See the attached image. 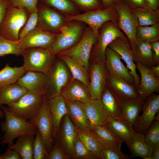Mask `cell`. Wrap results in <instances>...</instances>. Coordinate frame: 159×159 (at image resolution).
I'll return each instance as SVG.
<instances>
[{"mask_svg": "<svg viewBox=\"0 0 159 159\" xmlns=\"http://www.w3.org/2000/svg\"><path fill=\"white\" fill-rule=\"evenodd\" d=\"M4 113L5 120L0 123L1 130L4 134L0 138V145H10L14 140L27 134L35 135L38 131L36 126L27 120L19 117L9 112L6 107L0 106Z\"/></svg>", "mask_w": 159, "mask_h": 159, "instance_id": "1", "label": "cell"}, {"mask_svg": "<svg viewBox=\"0 0 159 159\" xmlns=\"http://www.w3.org/2000/svg\"><path fill=\"white\" fill-rule=\"evenodd\" d=\"M100 28L101 30L98 34L97 42L92 49L90 63L105 62L106 48L116 38L122 37L129 43L127 38L119 28L117 22L112 21L107 22Z\"/></svg>", "mask_w": 159, "mask_h": 159, "instance_id": "2", "label": "cell"}, {"mask_svg": "<svg viewBox=\"0 0 159 159\" xmlns=\"http://www.w3.org/2000/svg\"><path fill=\"white\" fill-rule=\"evenodd\" d=\"M65 15L66 22L77 21L85 23L98 37V30L105 23L108 21L118 23V15L114 5L103 9L88 11L83 13Z\"/></svg>", "mask_w": 159, "mask_h": 159, "instance_id": "3", "label": "cell"}, {"mask_svg": "<svg viewBox=\"0 0 159 159\" xmlns=\"http://www.w3.org/2000/svg\"><path fill=\"white\" fill-rule=\"evenodd\" d=\"M22 66L26 71L37 72L47 74L53 64L56 55L49 48L30 47L24 49Z\"/></svg>", "mask_w": 159, "mask_h": 159, "instance_id": "4", "label": "cell"}, {"mask_svg": "<svg viewBox=\"0 0 159 159\" xmlns=\"http://www.w3.org/2000/svg\"><path fill=\"white\" fill-rule=\"evenodd\" d=\"M28 13L24 8L13 7L10 4L1 24L0 35L12 40H19L20 30L28 18Z\"/></svg>", "mask_w": 159, "mask_h": 159, "instance_id": "5", "label": "cell"}, {"mask_svg": "<svg viewBox=\"0 0 159 159\" xmlns=\"http://www.w3.org/2000/svg\"><path fill=\"white\" fill-rule=\"evenodd\" d=\"M83 22L72 21L66 22L61 27L60 33L49 49L56 55L59 53L68 49L80 39L84 32Z\"/></svg>", "mask_w": 159, "mask_h": 159, "instance_id": "6", "label": "cell"}, {"mask_svg": "<svg viewBox=\"0 0 159 159\" xmlns=\"http://www.w3.org/2000/svg\"><path fill=\"white\" fill-rule=\"evenodd\" d=\"M114 6L118 16V27L126 34L133 54L138 42L136 38V30L139 26L138 21L126 1L120 0Z\"/></svg>", "mask_w": 159, "mask_h": 159, "instance_id": "7", "label": "cell"}, {"mask_svg": "<svg viewBox=\"0 0 159 159\" xmlns=\"http://www.w3.org/2000/svg\"><path fill=\"white\" fill-rule=\"evenodd\" d=\"M98 37L89 27L85 29L81 38L75 45L68 49L60 52L56 55L68 56L80 62L88 70L92 49L97 43Z\"/></svg>", "mask_w": 159, "mask_h": 159, "instance_id": "8", "label": "cell"}, {"mask_svg": "<svg viewBox=\"0 0 159 159\" xmlns=\"http://www.w3.org/2000/svg\"><path fill=\"white\" fill-rule=\"evenodd\" d=\"M69 69L61 59L56 58L47 74V82L45 95L48 99L61 95L63 88L71 79Z\"/></svg>", "mask_w": 159, "mask_h": 159, "instance_id": "9", "label": "cell"}, {"mask_svg": "<svg viewBox=\"0 0 159 159\" xmlns=\"http://www.w3.org/2000/svg\"><path fill=\"white\" fill-rule=\"evenodd\" d=\"M43 95L27 92L7 110L14 115L26 120H31L39 114L42 106Z\"/></svg>", "mask_w": 159, "mask_h": 159, "instance_id": "10", "label": "cell"}, {"mask_svg": "<svg viewBox=\"0 0 159 159\" xmlns=\"http://www.w3.org/2000/svg\"><path fill=\"white\" fill-rule=\"evenodd\" d=\"M48 99L45 95H43V104L39 114L33 119L28 121L37 127L49 153L53 148L54 140L53 124L48 105Z\"/></svg>", "mask_w": 159, "mask_h": 159, "instance_id": "11", "label": "cell"}, {"mask_svg": "<svg viewBox=\"0 0 159 159\" xmlns=\"http://www.w3.org/2000/svg\"><path fill=\"white\" fill-rule=\"evenodd\" d=\"M142 113L139 116L132 126L135 131L145 134L155 120L159 110V95L153 93L147 98L142 107Z\"/></svg>", "mask_w": 159, "mask_h": 159, "instance_id": "12", "label": "cell"}, {"mask_svg": "<svg viewBox=\"0 0 159 159\" xmlns=\"http://www.w3.org/2000/svg\"><path fill=\"white\" fill-rule=\"evenodd\" d=\"M59 34L37 25L24 38L20 39V46L23 49L30 47L49 48Z\"/></svg>", "mask_w": 159, "mask_h": 159, "instance_id": "13", "label": "cell"}, {"mask_svg": "<svg viewBox=\"0 0 159 159\" xmlns=\"http://www.w3.org/2000/svg\"><path fill=\"white\" fill-rule=\"evenodd\" d=\"M88 87L92 100H100L101 93L106 86L108 72L105 62L90 63Z\"/></svg>", "mask_w": 159, "mask_h": 159, "instance_id": "14", "label": "cell"}, {"mask_svg": "<svg viewBox=\"0 0 159 159\" xmlns=\"http://www.w3.org/2000/svg\"><path fill=\"white\" fill-rule=\"evenodd\" d=\"M38 24L49 31L60 33L61 27L66 23L64 16L45 4H37Z\"/></svg>", "mask_w": 159, "mask_h": 159, "instance_id": "15", "label": "cell"}, {"mask_svg": "<svg viewBox=\"0 0 159 159\" xmlns=\"http://www.w3.org/2000/svg\"><path fill=\"white\" fill-rule=\"evenodd\" d=\"M77 134L76 128L68 114L63 118L55 140L69 159H72Z\"/></svg>", "mask_w": 159, "mask_h": 159, "instance_id": "16", "label": "cell"}, {"mask_svg": "<svg viewBox=\"0 0 159 159\" xmlns=\"http://www.w3.org/2000/svg\"><path fill=\"white\" fill-rule=\"evenodd\" d=\"M106 84L119 100L127 98L140 99L135 85L128 83L114 73H108Z\"/></svg>", "mask_w": 159, "mask_h": 159, "instance_id": "17", "label": "cell"}, {"mask_svg": "<svg viewBox=\"0 0 159 159\" xmlns=\"http://www.w3.org/2000/svg\"><path fill=\"white\" fill-rule=\"evenodd\" d=\"M17 82L28 92L43 96L46 94L47 75L41 72L26 71Z\"/></svg>", "mask_w": 159, "mask_h": 159, "instance_id": "18", "label": "cell"}, {"mask_svg": "<svg viewBox=\"0 0 159 159\" xmlns=\"http://www.w3.org/2000/svg\"><path fill=\"white\" fill-rule=\"evenodd\" d=\"M108 46L121 56L127 65V67L130 70V73L133 76L135 85L138 88L140 81L139 75L137 73L136 65L134 61L133 54L129 44L123 38L118 37L110 43Z\"/></svg>", "mask_w": 159, "mask_h": 159, "instance_id": "19", "label": "cell"}, {"mask_svg": "<svg viewBox=\"0 0 159 159\" xmlns=\"http://www.w3.org/2000/svg\"><path fill=\"white\" fill-rule=\"evenodd\" d=\"M61 95L64 99L71 101L87 104L92 100L88 87L72 77L62 89Z\"/></svg>", "mask_w": 159, "mask_h": 159, "instance_id": "20", "label": "cell"}, {"mask_svg": "<svg viewBox=\"0 0 159 159\" xmlns=\"http://www.w3.org/2000/svg\"><path fill=\"white\" fill-rule=\"evenodd\" d=\"M136 68L139 71L141 79L138 88L140 99L145 102L151 94L159 90V80L155 78L149 69L136 63Z\"/></svg>", "mask_w": 159, "mask_h": 159, "instance_id": "21", "label": "cell"}, {"mask_svg": "<svg viewBox=\"0 0 159 159\" xmlns=\"http://www.w3.org/2000/svg\"><path fill=\"white\" fill-rule=\"evenodd\" d=\"M105 63L108 73H114L128 83L135 85L133 77L121 62V57L119 54L107 46L105 50Z\"/></svg>", "mask_w": 159, "mask_h": 159, "instance_id": "22", "label": "cell"}, {"mask_svg": "<svg viewBox=\"0 0 159 159\" xmlns=\"http://www.w3.org/2000/svg\"><path fill=\"white\" fill-rule=\"evenodd\" d=\"M47 103L53 124V138L55 140L63 118L68 114L67 110L61 95L48 99Z\"/></svg>", "mask_w": 159, "mask_h": 159, "instance_id": "23", "label": "cell"}, {"mask_svg": "<svg viewBox=\"0 0 159 159\" xmlns=\"http://www.w3.org/2000/svg\"><path fill=\"white\" fill-rule=\"evenodd\" d=\"M68 115L77 129L90 130V123L84 108V103L64 99Z\"/></svg>", "mask_w": 159, "mask_h": 159, "instance_id": "24", "label": "cell"}, {"mask_svg": "<svg viewBox=\"0 0 159 159\" xmlns=\"http://www.w3.org/2000/svg\"><path fill=\"white\" fill-rule=\"evenodd\" d=\"M84 108L90 125H106L110 118L100 100H92L90 103H84Z\"/></svg>", "mask_w": 159, "mask_h": 159, "instance_id": "25", "label": "cell"}, {"mask_svg": "<svg viewBox=\"0 0 159 159\" xmlns=\"http://www.w3.org/2000/svg\"><path fill=\"white\" fill-rule=\"evenodd\" d=\"M119 100L122 110L121 119L132 128L139 116L144 102L140 99L133 98Z\"/></svg>", "mask_w": 159, "mask_h": 159, "instance_id": "26", "label": "cell"}, {"mask_svg": "<svg viewBox=\"0 0 159 159\" xmlns=\"http://www.w3.org/2000/svg\"><path fill=\"white\" fill-rule=\"evenodd\" d=\"M145 135L137 132L131 128L130 138L132 158L140 157L144 159H151L153 149L147 144Z\"/></svg>", "mask_w": 159, "mask_h": 159, "instance_id": "27", "label": "cell"}, {"mask_svg": "<svg viewBox=\"0 0 159 159\" xmlns=\"http://www.w3.org/2000/svg\"><path fill=\"white\" fill-rule=\"evenodd\" d=\"M100 100L110 117L121 119L122 110L119 100L107 85L101 93Z\"/></svg>", "mask_w": 159, "mask_h": 159, "instance_id": "28", "label": "cell"}, {"mask_svg": "<svg viewBox=\"0 0 159 159\" xmlns=\"http://www.w3.org/2000/svg\"><path fill=\"white\" fill-rule=\"evenodd\" d=\"M78 136L86 148L92 152L97 159H104L102 151L105 148L96 135L91 130L76 129Z\"/></svg>", "mask_w": 159, "mask_h": 159, "instance_id": "29", "label": "cell"}, {"mask_svg": "<svg viewBox=\"0 0 159 159\" xmlns=\"http://www.w3.org/2000/svg\"><path fill=\"white\" fill-rule=\"evenodd\" d=\"M90 130L93 132L106 148L121 151L123 141L118 138L106 125H91Z\"/></svg>", "mask_w": 159, "mask_h": 159, "instance_id": "30", "label": "cell"}, {"mask_svg": "<svg viewBox=\"0 0 159 159\" xmlns=\"http://www.w3.org/2000/svg\"><path fill=\"white\" fill-rule=\"evenodd\" d=\"M17 82L0 87V106H10L18 101L27 92Z\"/></svg>", "mask_w": 159, "mask_h": 159, "instance_id": "31", "label": "cell"}, {"mask_svg": "<svg viewBox=\"0 0 159 159\" xmlns=\"http://www.w3.org/2000/svg\"><path fill=\"white\" fill-rule=\"evenodd\" d=\"M56 56L65 64L73 78L79 80L88 87L89 77L88 70L80 62L66 55H59Z\"/></svg>", "mask_w": 159, "mask_h": 159, "instance_id": "32", "label": "cell"}, {"mask_svg": "<svg viewBox=\"0 0 159 159\" xmlns=\"http://www.w3.org/2000/svg\"><path fill=\"white\" fill-rule=\"evenodd\" d=\"M34 135L31 134L21 135L15 143L8 147L17 152L22 159H33Z\"/></svg>", "mask_w": 159, "mask_h": 159, "instance_id": "33", "label": "cell"}, {"mask_svg": "<svg viewBox=\"0 0 159 159\" xmlns=\"http://www.w3.org/2000/svg\"><path fill=\"white\" fill-rule=\"evenodd\" d=\"M151 43L138 41L132 54L134 62L149 68L155 66L151 48Z\"/></svg>", "mask_w": 159, "mask_h": 159, "instance_id": "34", "label": "cell"}, {"mask_svg": "<svg viewBox=\"0 0 159 159\" xmlns=\"http://www.w3.org/2000/svg\"><path fill=\"white\" fill-rule=\"evenodd\" d=\"M106 125L118 138L125 142L130 150L131 128L122 120L112 117Z\"/></svg>", "mask_w": 159, "mask_h": 159, "instance_id": "35", "label": "cell"}, {"mask_svg": "<svg viewBox=\"0 0 159 159\" xmlns=\"http://www.w3.org/2000/svg\"><path fill=\"white\" fill-rule=\"evenodd\" d=\"M139 26L152 25L159 23V11L153 10L148 6L131 9Z\"/></svg>", "mask_w": 159, "mask_h": 159, "instance_id": "36", "label": "cell"}, {"mask_svg": "<svg viewBox=\"0 0 159 159\" xmlns=\"http://www.w3.org/2000/svg\"><path fill=\"white\" fill-rule=\"evenodd\" d=\"M26 71L23 66L12 67L7 63L0 71V87L17 82Z\"/></svg>", "mask_w": 159, "mask_h": 159, "instance_id": "37", "label": "cell"}, {"mask_svg": "<svg viewBox=\"0 0 159 159\" xmlns=\"http://www.w3.org/2000/svg\"><path fill=\"white\" fill-rule=\"evenodd\" d=\"M138 41L152 43L159 40V23L150 26H139L136 32Z\"/></svg>", "mask_w": 159, "mask_h": 159, "instance_id": "38", "label": "cell"}, {"mask_svg": "<svg viewBox=\"0 0 159 159\" xmlns=\"http://www.w3.org/2000/svg\"><path fill=\"white\" fill-rule=\"evenodd\" d=\"M40 0L65 15H74L79 13V9L71 0Z\"/></svg>", "mask_w": 159, "mask_h": 159, "instance_id": "39", "label": "cell"}, {"mask_svg": "<svg viewBox=\"0 0 159 159\" xmlns=\"http://www.w3.org/2000/svg\"><path fill=\"white\" fill-rule=\"evenodd\" d=\"M20 39L12 40L0 35V56L9 54L22 55L24 49L20 47Z\"/></svg>", "mask_w": 159, "mask_h": 159, "instance_id": "40", "label": "cell"}, {"mask_svg": "<svg viewBox=\"0 0 159 159\" xmlns=\"http://www.w3.org/2000/svg\"><path fill=\"white\" fill-rule=\"evenodd\" d=\"M72 159H97L94 154L85 146L79 138L77 133L74 143L73 153Z\"/></svg>", "mask_w": 159, "mask_h": 159, "instance_id": "41", "label": "cell"}, {"mask_svg": "<svg viewBox=\"0 0 159 159\" xmlns=\"http://www.w3.org/2000/svg\"><path fill=\"white\" fill-rule=\"evenodd\" d=\"M145 138L153 150L159 145V120H155L145 133Z\"/></svg>", "mask_w": 159, "mask_h": 159, "instance_id": "42", "label": "cell"}, {"mask_svg": "<svg viewBox=\"0 0 159 159\" xmlns=\"http://www.w3.org/2000/svg\"><path fill=\"white\" fill-rule=\"evenodd\" d=\"M35 135L33 144V159H46L49 153L38 130Z\"/></svg>", "mask_w": 159, "mask_h": 159, "instance_id": "43", "label": "cell"}, {"mask_svg": "<svg viewBox=\"0 0 159 159\" xmlns=\"http://www.w3.org/2000/svg\"><path fill=\"white\" fill-rule=\"evenodd\" d=\"M37 10L29 14V16L25 26L20 32L19 39H21L33 30L37 25Z\"/></svg>", "mask_w": 159, "mask_h": 159, "instance_id": "44", "label": "cell"}, {"mask_svg": "<svg viewBox=\"0 0 159 159\" xmlns=\"http://www.w3.org/2000/svg\"><path fill=\"white\" fill-rule=\"evenodd\" d=\"M78 9L86 11L101 9L99 0H71Z\"/></svg>", "mask_w": 159, "mask_h": 159, "instance_id": "45", "label": "cell"}, {"mask_svg": "<svg viewBox=\"0 0 159 159\" xmlns=\"http://www.w3.org/2000/svg\"><path fill=\"white\" fill-rule=\"evenodd\" d=\"M39 0H8L13 7L26 9L29 14L37 10V6Z\"/></svg>", "mask_w": 159, "mask_h": 159, "instance_id": "46", "label": "cell"}, {"mask_svg": "<svg viewBox=\"0 0 159 159\" xmlns=\"http://www.w3.org/2000/svg\"><path fill=\"white\" fill-rule=\"evenodd\" d=\"M103 155L104 159H127L129 156L123 153L121 151L116 149L105 148L103 151Z\"/></svg>", "mask_w": 159, "mask_h": 159, "instance_id": "47", "label": "cell"}, {"mask_svg": "<svg viewBox=\"0 0 159 159\" xmlns=\"http://www.w3.org/2000/svg\"><path fill=\"white\" fill-rule=\"evenodd\" d=\"M46 159H69L62 148L56 141L53 148L48 153Z\"/></svg>", "mask_w": 159, "mask_h": 159, "instance_id": "48", "label": "cell"}, {"mask_svg": "<svg viewBox=\"0 0 159 159\" xmlns=\"http://www.w3.org/2000/svg\"><path fill=\"white\" fill-rule=\"evenodd\" d=\"M0 159H22L16 151L8 147L5 151L0 155Z\"/></svg>", "mask_w": 159, "mask_h": 159, "instance_id": "49", "label": "cell"}, {"mask_svg": "<svg viewBox=\"0 0 159 159\" xmlns=\"http://www.w3.org/2000/svg\"><path fill=\"white\" fill-rule=\"evenodd\" d=\"M151 48L155 66L159 65V41L151 43Z\"/></svg>", "mask_w": 159, "mask_h": 159, "instance_id": "50", "label": "cell"}, {"mask_svg": "<svg viewBox=\"0 0 159 159\" xmlns=\"http://www.w3.org/2000/svg\"><path fill=\"white\" fill-rule=\"evenodd\" d=\"M10 5L8 0H0V26L4 18L7 9Z\"/></svg>", "mask_w": 159, "mask_h": 159, "instance_id": "51", "label": "cell"}, {"mask_svg": "<svg viewBox=\"0 0 159 159\" xmlns=\"http://www.w3.org/2000/svg\"><path fill=\"white\" fill-rule=\"evenodd\" d=\"M131 9L148 6L144 0H125Z\"/></svg>", "mask_w": 159, "mask_h": 159, "instance_id": "52", "label": "cell"}, {"mask_svg": "<svg viewBox=\"0 0 159 159\" xmlns=\"http://www.w3.org/2000/svg\"><path fill=\"white\" fill-rule=\"evenodd\" d=\"M147 6L154 10H159V0H144Z\"/></svg>", "mask_w": 159, "mask_h": 159, "instance_id": "53", "label": "cell"}, {"mask_svg": "<svg viewBox=\"0 0 159 159\" xmlns=\"http://www.w3.org/2000/svg\"><path fill=\"white\" fill-rule=\"evenodd\" d=\"M103 6L105 8L114 5L120 0H101Z\"/></svg>", "mask_w": 159, "mask_h": 159, "instance_id": "54", "label": "cell"}, {"mask_svg": "<svg viewBox=\"0 0 159 159\" xmlns=\"http://www.w3.org/2000/svg\"><path fill=\"white\" fill-rule=\"evenodd\" d=\"M149 69L153 76L159 80V65L155 66Z\"/></svg>", "mask_w": 159, "mask_h": 159, "instance_id": "55", "label": "cell"}, {"mask_svg": "<svg viewBox=\"0 0 159 159\" xmlns=\"http://www.w3.org/2000/svg\"><path fill=\"white\" fill-rule=\"evenodd\" d=\"M159 159V145L153 150L151 159Z\"/></svg>", "mask_w": 159, "mask_h": 159, "instance_id": "56", "label": "cell"}, {"mask_svg": "<svg viewBox=\"0 0 159 159\" xmlns=\"http://www.w3.org/2000/svg\"><path fill=\"white\" fill-rule=\"evenodd\" d=\"M4 117V113L1 109L0 108V120Z\"/></svg>", "mask_w": 159, "mask_h": 159, "instance_id": "57", "label": "cell"}]
</instances>
